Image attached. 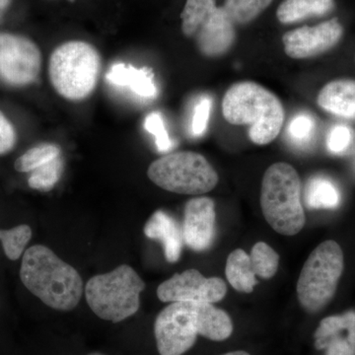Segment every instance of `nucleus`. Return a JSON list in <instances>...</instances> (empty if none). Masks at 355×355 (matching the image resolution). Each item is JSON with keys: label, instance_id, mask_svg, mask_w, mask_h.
Segmentation results:
<instances>
[{"label": "nucleus", "instance_id": "nucleus-1", "mask_svg": "<svg viewBox=\"0 0 355 355\" xmlns=\"http://www.w3.org/2000/svg\"><path fill=\"white\" fill-rule=\"evenodd\" d=\"M20 279L28 291L55 310H73L83 297V277L43 245H35L23 254Z\"/></svg>", "mask_w": 355, "mask_h": 355}, {"label": "nucleus", "instance_id": "nucleus-2", "mask_svg": "<svg viewBox=\"0 0 355 355\" xmlns=\"http://www.w3.org/2000/svg\"><path fill=\"white\" fill-rule=\"evenodd\" d=\"M222 113L228 123L249 125L254 144L266 146L279 135L284 121V109L279 98L268 89L253 83L233 84L222 100Z\"/></svg>", "mask_w": 355, "mask_h": 355}, {"label": "nucleus", "instance_id": "nucleus-3", "mask_svg": "<svg viewBox=\"0 0 355 355\" xmlns=\"http://www.w3.org/2000/svg\"><path fill=\"white\" fill-rule=\"evenodd\" d=\"M260 202L263 216L275 232L294 236L304 227L300 178L291 164L275 163L266 169Z\"/></svg>", "mask_w": 355, "mask_h": 355}, {"label": "nucleus", "instance_id": "nucleus-4", "mask_svg": "<svg viewBox=\"0 0 355 355\" xmlns=\"http://www.w3.org/2000/svg\"><path fill=\"white\" fill-rule=\"evenodd\" d=\"M101 67V55L94 46L69 41L51 53L49 76L58 95L69 101H83L97 87Z\"/></svg>", "mask_w": 355, "mask_h": 355}, {"label": "nucleus", "instance_id": "nucleus-5", "mask_svg": "<svg viewBox=\"0 0 355 355\" xmlns=\"http://www.w3.org/2000/svg\"><path fill=\"white\" fill-rule=\"evenodd\" d=\"M146 282L132 266L121 265L112 272L94 275L86 284L85 297L100 319L120 323L140 307V294Z\"/></svg>", "mask_w": 355, "mask_h": 355}, {"label": "nucleus", "instance_id": "nucleus-6", "mask_svg": "<svg viewBox=\"0 0 355 355\" xmlns=\"http://www.w3.org/2000/svg\"><path fill=\"white\" fill-rule=\"evenodd\" d=\"M342 248L328 240L308 257L297 282V297L303 309L317 313L331 302L343 272Z\"/></svg>", "mask_w": 355, "mask_h": 355}, {"label": "nucleus", "instance_id": "nucleus-7", "mask_svg": "<svg viewBox=\"0 0 355 355\" xmlns=\"http://www.w3.org/2000/svg\"><path fill=\"white\" fill-rule=\"evenodd\" d=\"M147 176L163 190L180 195L200 196L214 190L218 174L202 154L180 151L151 163Z\"/></svg>", "mask_w": 355, "mask_h": 355}, {"label": "nucleus", "instance_id": "nucleus-8", "mask_svg": "<svg viewBox=\"0 0 355 355\" xmlns=\"http://www.w3.org/2000/svg\"><path fill=\"white\" fill-rule=\"evenodd\" d=\"M160 355H183L198 336V302H173L161 311L154 324Z\"/></svg>", "mask_w": 355, "mask_h": 355}, {"label": "nucleus", "instance_id": "nucleus-9", "mask_svg": "<svg viewBox=\"0 0 355 355\" xmlns=\"http://www.w3.org/2000/svg\"><path fill=\"white\" fill-rule=\"evenodd\" d=\"M42 53L36 44L22 35L0 32V81L24 87L38 79Z\"/></svg>", "mask_w": 355, "mask_h": 355}, {"label": "nucleus", "instance_id": "nucleus-10", "mask_svg": "<svg viewBox=\"0 0 355 355\" xmlns=\"http://www.w3.org/2000/svg\"><path fill=\"white\" fill-rule=\"evenodd\" d=\"M227 286L219 277H205L195 268L175 273L162 282L157 296L162 302H219L225 297Z\"/></svg>", "mask_w": 355, "mask_h": 355}, {"label": "nucleus", "instance_id": "nucleus-11", "mask_svg": "<svg viewBox=\"0 0 355 355\" xmlns=\"http://www.w3.org/2000/svg\"><path fill=\"white\" fill-rule=\"evenodd\" d=\"M343 28L338 18L314 27L298 28L286 33L282 38L289 58L303 60L316 57L333 49L343 38Z\"/></svg>", "mask_w": 355, "mask_h": 355}, {"label": "nucleus", "instance_id": "nucleus-12", "mask_svg": "<svg viewBox=\"0 0 355 355\" xmlns=\"http://www.w3.org/2000/svg\"><path fill=\"white\" fill-rule=\"evenodd\" d=\"M216 205L211 198H193L184 207V241L195 252L211 247L216 237Z\"/></svg>", "mask_w": 355, "mask_h": 355}, {"label": "nucleus", "instance_id": "nucleus-13", "mask_svg": "<svg viewBox=\"0 0 355 355\" xmlns=\"http://www.w3.org/2000/svg\"><path fill=\"white\" fill-rule=\"evenodd\" d=\"M314 336L315 347L324 355H355V311L324 318Z\"/></svg>", "mask_w": 355, "mask_h": 355}, {"label": "nucleus", "instance_id": "nucleus-14", "mask_svg": "<svg viewBox=\"0 0 355 355\" xmlns=\"http://www.w3.org/2000/svg\"><path fill=\"white\" fill-rule=\"evenodd\" d=\"M195 39L198 50L205 57H220L230 50L236 39L235 28L223 7H217Z\"/></svg>", "mask_w": 355, "mask_h": 355}, {"label": "nucleus", "instance_id": "nucleus-15", "mask_svg": "<svg viewBox=\"0 0 355 355\" xmlns=\"http://www.w3.org/2000/svg\"><path fill=\"white\" fill-rule=\"evenodd\" d=\"M144 234L149 239L158 240L164 249L166 260L176 263L180 260L183 249V230L174 217L167 212H154L144 226Z\"/></svg>", "mask_w": 355, "mask_h": 355}, {"label": "nucleus", "instance_id": "nucleus-16", "mask_svg": "<svg viewBox=\"0 0 355 355\" xmlns=\"http://www.w3.org/2000/svg\"><path fill=\"white\" fill-rule=\"evenodd\" d=\"M106 79L112 85L128 88L133 94L144 99H155L158 96L155 78L149 67L137 69L130 64H114L107 72Z\"/></svg>", "mask_w": 355, "mask_h": 355}, {"label": "nucleus", "instance_id": "nucleus-17", "mask_svg": "<svg viewBox=\"0 0 355 355\" xmlns=\"http://www.w3.org/2000/svg\"><path fill=\"white\" fill-rule=\"evenodd\" d=\"M317 102L329 113L355 120V80L338 79L326 84L320 91Z\"/></svg>", "mask_w": 355, "mask_h": 355}, {"label": "nucleus", "instance_id": "nucleus-18", "mask_svg": "<svg viewBox=\"0 0 355 355\" xmlns=\"http://www.w3.org/2000/svg\"><path fill=\"white\" fill-rule=\"evenodd\" d=\"M198 335L214 342L227 340L233 333V322L225 311L210 303L198 302Z\"/></svg>", "mask_w": 355, "mask_h": 355}, {"label": "nucleus", "instance_id": "nucleus-19", "mask_svg": "<svg viewBox=\"0 0 355 355\" xmlns=\"http://www.w3.org/2000/svg\"><path fill=\"white\" fill-rule=\"evenodd\" d=\"M335 0H284L277 11L282 24H291L314 16H324L335 9Z\"/></svg>", "mask_w": 355, "mask_h": 355}, {"label": "nucleus", "instance_id": "nucleus-20", "mask_svg": "<svg viewBox=\"0 0 355 355\" xmlns=\"http://www.w3.org/2000/svg\"><path fill=\"white\" fill-rule=\"evenodd\" d=\"M226 277L235 291L243 293H251L258 284L253 268H252L250 254L244 250H234L229 254L226 261Z\"/></svg>", "mask_w": 355, "mask_h": 355}, {"label": "nucleus", "instance_id": "nucleus-21", "mask_svg": "<svg viewBox=\"0 0 355 355\" xmlns=\"http://www.w3.org/2000/svg\"><path fill=\"white\" fill-rule=\"evenodd\" d=\"M305 202L310 209H336L340 203V193L331 180L314 177L306 184Z\"/></svg>", "mask_w": 355, "mask_h": 355}, {"label": "nucleus", "instance_id": "nucleus-22", "mask_svg": "<svg viewBox=\"0 0 355 355\" xmlns=\"http://www.w3.org/2000/svg\"><path fill=\"white\" fill-rule=\"evenodd\" d=\"M216 8V0H187L181 14L182 31L184 36L195 37Z\"/></svg>", "mask_w": 355, "mask_h": 355}, {"label": "nucleus", "instance_id": "nucleus-23", "mask_svg": "<svg viewBox=\"0 0 355 355\" xmlns=\"http://www.w3.org/2000/svg\"><path fill=\"white\" fill-rule=\"evenodd\" d=\"M273 0H225L223 9L233 24H247L256 19Z\"/></svg>", "mask_w": 355, "mask_h": 355}, {"label": "nucleus", "instance_id": "nucleus-24", "mask_svg": "<svg viewBox=\"0 0 355 355\" xmlns=\"http://www.w3.org/2000/svg\"><path fill=\"white\" fill-rule=\"evenodd\" d=\"M62 155V149L55 144H41L26 151L15 161L14 168L22 173L33 172L37 168Z\"/></svg>", "mask_w": 355, "mask_h": 355}, {"label": "nucleus", "instance_id": "nucleus-25", "mask_svg": "<svg viewBox=\"0 0 355 355\" xmlns=\"http://www.w3.org/2000/svg\"><path fill=\"white\" fill-rule=\"evenodd\" d=\"M250 260L254 275L261 279H272L279 268V254L265 242H259L254 245Z\"/></svg>", "mask_w": 355, "mask_h": 355}, {"label": "nucleus", "instance_id": "nucleus-26", "mask_svg": "<svg viewBox=\"0 0 355 355\" xmlns=\"http://www.w3.org/2000/svg\"><path fill=\"white\" fill-rule=\"evenodd\" d=\"M62 172L64 159L60 155L31 172L28 184L33 190L50 191L60 182Z\"/></svg>", "mask_w": 355, "mask_h": 355}, {"label": "nucleus", "instance_id": "nucleus-27", "mask_svg": "<svg viewBox=\"0 0 355 355\" xmlns=\"http://www.w3.org/2000/svg\"><path fill=\"white\" fill-rule=\"evenodd\" d=\"M31 238L32 229L27 224H21L8 230H0V241L4 253L11 261L18 260L22 256Z\"/></svg>", "mask_w": 355, "mask_h": 355}, {"label": "nucleus", "instance_id": "nucleus-28", "mask_svg": "<svg viewBox=\"0 0 355 355\" xmlns=\"http://www.w3.org/2000/svg\"><path fill=\"white\" fill-rule=\"evenodd\" d=\"M316 132V123L308 114H299L294 116L287 128V135L294 146L307 147Z\"/></svg>", "mask_w": 355, "mask_h": 355}, {"label": "nucleus", "instance_id": "nucleus-29", "mask_svg": "<svg viewBox=\"0 0 355 355\" xmlns=\"http://www.w3.org/2000/svg\"><path fill=\"white\" fill-rule=\"evenodd\" d=\"M144 128L155 139L156 146L160 153H167L173 147L172 140L165 128L162 116L157 112L149 114L144 121Z\"/></svg>", "mask_w": 355, "mask_h": 355}, {"label": "nucleus", "instance_id": "nucleus-30", "mask_svg": "<svg viewBox=\"0 0 355 355\" xmlns=\"http://www.w3.org/2000/svg\"><path fill=\"white\" fill-rule=\"evenodd\" d=\"M354 132L345 125H336L327 137V146L331 153L342 154L352 146Z\"/></svg>", "mask_w": 355, "mask_h": 355}, {"label": "nucleus", "instance_id": "nucleus-31", "mask_svg": "<svg viewBox=\"0 0 355 355\" xmlns=\"http://www.w3.org/2000/svg\"><path fill=\"white\" fill-rule=\"evenodd\" d=\"M211 106V99L209 97L202 98L198 104L196 105L193 120H191V133L195 137H200L207 130Z\"/></svg>", "mask_w": 355, "mask_h": 355}, {"label": "nucleus", "instance_id": "nucleus-32", "mask_svg": "<svg viewBox=\"0 0 355 355\" xmlns=\"http://www.w3.org/2000/svg\"><path fill=\"white\" fill-rule=\"evenodd\" d=\"M17 141V133L10 121L0 111V155L10 153Z\"/></svg>", "mask_w": 355, "mask_h": 355}, {"label": "nucleus", "instance_id": "nucleus-33", "mask_svg": "<svg viewBox=\"0 0 355 355\" xmlns=\"http://www.w3.org/2000/svg\"><path fill=\"white\" fill-rule=\"evenodd\" d=\"M11 3H12V0H0V21L6 15V11L8 10Z\"/></svg>", "mask_w": 355, "mask_h": 355}, {"label": "nucleus", "instance_id": "nucleus-34", "mask_svg": "<svg viewBox=\"0 0 355 355\" xmlns=\"http://www.w3.org/2000/svg\"><path fill=\"white\" fill-rule=\"evenodd\" d=\"M222 355H251L248 354L246 352H243V350H237V352H228V354H222Z\"/></svg>", "mask_w": 355, "mask_h": 355}, {"label": "nucleus", "instance_id": "nucleus-35", "mask_svg": "<svg viewBox=\"0 0 355 355\" xmlns=\"http://www.w3.org/2000/svg\"><path fill=\"white\" fill-rule=\"evenodd\" d=\"M88 355H106V354H100V352H93V354H90Z\"/></svg>", "mask_w": 355, "mask_h": 355}]
</instances>
